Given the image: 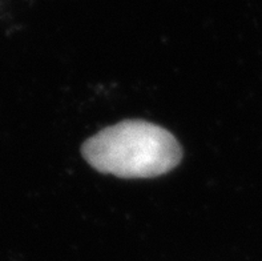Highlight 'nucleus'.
<instances>
[{"label":"nucleus","mask_w":262,"mask_h":261,"mask_svg":"<svg viewBox=\"0 0 262 261\" xmlns=\"http://www.w3.org/2000/svg\"><path fill=\"white\" fill-rule=\"evenodd\" d=\"M181 147L163 127L125 120L104 128L83 146L86 162L101 173L148 178L172 171L181 162Z\"/></svg>","instance_id":"1"}]
</instances>
